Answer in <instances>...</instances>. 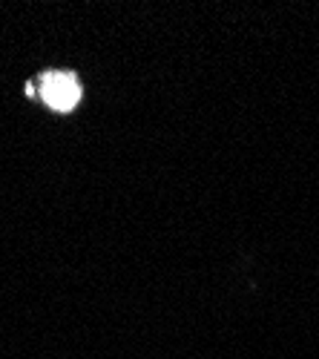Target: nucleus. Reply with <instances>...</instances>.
I'll return each instance as SVG.
<instances>
[{"mask_svg": "<svg viewBox=\"0 0 319 359\" xmlns=\"http://www.w3.org/2000/svg\"><path fill=\"white\" fill-rule=\"evenodd\" d=\"M41 95H43V101L52 107V109H72L75 104H78V98H81V86H78V81L72 78V75H67V72H52V75H46L43 81H41Z\"/></svg>", "mask_w": 319, "mask_h": 359, "instance_id": "1", "label": "nucleus"}]
</instances>
